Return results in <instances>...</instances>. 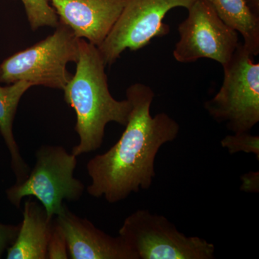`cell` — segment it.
<instances>
[{
    "label": "cell",
    "instance_id": "cell-1",
    "mask_svg": "<svg viewBox=\"0 0 259 259\" xmlns=\"http://www.w3.org/2000/svg\"><path fill=\"white\" fill-rule=\"evenodd\" d=\"M154 97L152 89L144 83H134L126 90L131 111L125 131L108 151L87 164L91 178L87 190L92 197L115 204L152 185L158 151L180 132L178 122L168 114L151 115Z\"/></svg>",
    "mask_w": 259,
    "mask_h": 259
},
{
    "label": "cell",
    "instance_id": "cell-2",
    "mask_svg": "<svg viewBox=\"0 0 259 259\" xmlns=\"http://www.w3.org/2000/svg\"><path fill=\"white\" fill-rule=\"evenodd\" d=\"M75 74L63 90L64 100L76 115L75 131L79 143L71 153L76 157L101 147L107 124L125 126L131 111L127 99L117 100L109 90L106 65L96 46L79 39Z\"/></svg>",
    "mask_w": 259,
    "mask_h": 259
},
{
    "label": "cell",
    "instance_id": "cell-3",
    "mask_svg": "<svg viewBox=\"0 0 259 259\" xmlns=\"http://www.w3.org/2000/svg\"><path fill=\"white\" fill-rule=\"evenodd\" d=\"M55 28L44 40L5 59L0 64V83L25 81L33 87L64 90L72 76L66 66L79 59L80 38L62 22Z\"/></svg>",
    "mask_w": 259,
    "mask_h": 259
},
{
    "label": "cell",
    "instance_id": "cell-4",
    "mask_svg": "<svg viewBox=\"0 0 259 259\" xmlns=\"http://www.w3.org/2000/svg\"><path fill=\"white\" fill-rule=\"evenodd\" d=\"M35 166L28 176L7 190L11 204L20 208L25 197L40 201L50 219L55 218L64 201L76 202L81 198L84 184L75 178L77 157L62 146L44 145L35 153Z\"/></svg>",
    "mask_w": 259,
    "mask_h": 259
},
{
    "label": "cell",
    "instance_id": "cell-5",
    "mask_svg": "<svg viewBox=\"0 0 259 259\" xmlns=\"http://www.w3.org/2000/svg\"><path fill=\"white\" fill-rule=\"evenodd\" d=\"M243 42L223 65L219 92L204 103L211 117L233 134L248 133L259 122V64Z\"/></svg>",
    "mask_w": 259,
    "mask_h": 259
},
{
    "label": "cell",
    "instance_id": "cell-6",
    "mask_svg": "<svg viewBox=\"0 0 259 259\" xmlns=\"http://www.w3.org/2000/svg\"><path fill=\"white\" fill-rule=\"evenodd\" d=\"M119 236L136 259H213L215 247L204 238L187 236L164 216L138 209L125 218Z\"/></svg>",
    "mask_w": 259,
    "mask_h": 259
},
{
    "label": "cell",
    "instance_id": "cell-7",
    "mask_svg": "<svg viewBox=\"0 0 259 259\" xmlns=\"http://www.w3.org/2000/svg\"><path fill=\"white\" fill-rule=\"evenodd\" d=\"M197 0H128L109 35L97 47L104 63L111 66L127 49L136 51L155 37L168 35L163 23L167 13L177 8L188 9Z\"/></svg>",
    "mask_w": 259,
    "mask_h": 259
},
{
    "label": "cell",
    "instance_id": "cell-8",
    "mask_svg": "<svg viewBox=\"0 0 259 259\" xmlns=\"http://www.w3.org/2000/svg\"><path fill=\"white\" fill-rule=\"evenodd\" d=\"M187 10V18L179 25L175 60L187 64L208 59L222 66L227 64L239 44L238 32L220 18L207 0H197Z\"/></svg>",
    "mask_w": 259,
    "mask_h": 259
},
{
    "label": "cell",
    "instance_id": "cell-9",
    "mask_svg": "<svg viewBox=\"0 0 259 259\" xmlns=\"http://www.w3.org/2000/svg\"><path fill=\"white\" fill-rule=\"evenodd\" d=\"M55 219L64 233L70 258L136 259L120 236L107 234L91 221L75 214L64 204Z\"/></svg>",
    "mask_w": 259,
    "mask_h": 259
},
{
    "label": "cell",
    "instance_id": "cell-10",
    "mask_svg": "<svg viewBox=\"0 0 259 259\" xmlns=\"http://www.w3.org/2000/svg\"><path fill=\"white\" fill-rule=\"evenodd\" d=\"M78 38L98 47L109 35L128 0H48Z\"/></svg>",
    "mask_w": 259,
    "mask_h": 259
},
{
    "label": "cell",
    "instance_id": "cell-11",
    "mask_svg": "<svg viewBox=\"0 0 259 259\" xmlns=\"http://www.w3.org/2000/svg\"><path fill=\"white\" fill-rule=\"evenodd\" d=\"M54 218L48 217L41 204L27 199L23 221L15 241L7 249V258L47 259L48 242Z\"/></svg>",
    "mask_w": 259,
    "mask_h": 259
},
{
    "label": "cell",
    "instance_id": "cell-12",
    "mask_svg": "<svg viewBox=\"0 0 259 259\" xmlns=\"http://www.w3.org/2000/svg\"><path fill=\"white\" fill-rule=\"evenodd\" d=\"M31 83L18 81L7 86L0 85V134L11 156V166L16 177V183L28 176L30 167L22 157L20 148L13 134V122L19 103L24 94L32 88Z\"/></svg>",
    "mask_w": 259,
    "mask_h": 259
},
{
    "label": "cell",
    "instance_id": "cell-13",
    "mask_svg": "<svg viewBox=\"0 0 259 259\" xmlns=\"http://www.w3.org/2000/svg\"><path fill=\"white\" fill-rule=\"evenodd\" d=\"M227 25L241 34L243 44L253 56L259 54V18L245 0H207Z\"/></svg>",
    "mask_w": 259,
    "mask_h": 259
},
{
    "label": "cell",
    "instance_id": "cell-14",
    "mask_svg": "<svg viewBox=\"0 0 259 259\" xmlns=\"http://www.w3.org/2000/svg\"><path fill=\"white\" fill-rule=\"evenodd\" d=\"M32 31L44 27L56 28L59 17L48 0H21Z\"/></svg>",
    "mask_w": 259,
    "mask_h": 259
},
{
    "label": "cell",
    "instance_id": "cell-15",
    "mask_svg": "<svg viewBox=\"0 0 259 259\" xmlns=\"http://www.w3.org/2000/svg\"><path fill=\"white\" fill-rule=\"evenodd\" d=\"M223 148H226L230 154L244 152L253 153L259 160V136L248 133L233 134L227 136L221 141Z\"/></svg>",
    "mask_w": 259,
    "mask_h": 259
},
{
    "label": "cell",
    "instance_id": "cell-16",
    "mask_svg": "<svg viewBox=\"0 0 259 259\" xmlns=\"http://www.w3.org/2000/svg\"><path fill=\"white\" fill-rule=\"evenodd\" d=\"M47 258H69L66 238L61 227L56 222L55 218L53 220L50 236L48 242Z\"/></svg>",
    "mask_w": 259,
    "mask_h": 259
},
{
    "label": "cell",
    "instance_id": "cell-17",
    "mask_svg": "<svg viewBox=\"0 0 259 259\" xmlns=\"http://www.w3.org/2000/svg\"><path fill=\"white\" fill-rule=\"evenodd\" d=\"M20 225H5L0 223V258L5 250L13 244L18 236Z\"/></svg>",
    "mask_w": 259,
    "mask_h": 259
},
{
    "label": "cell",
    "instance_id": "cell-18",
    "mask_svg": "<svg viewBox=\"0 0 259 259\" xmlns=\"http://www.w3.org/2000/svg\"><path fill=\"white\" fill-rule=\"evenodd\" d=\"M256 182H258V172H250L247 175H243L242 190L245 192H256V188L252 185L253 184L255 187H258V185H256Z\"/></svg>",
    "mask_w": 259,
    "mask_h": 259
},
{
    "label": "cell",
    "instance_id": "cell-19",
    "mask_svg": "<svg viewBox=\"0 0 259 259\" xmlns=\"http://www.w3.org/2000/svg\"><path fill=\"white\" fill-rule=\"evenodd\" d=\"M248 8L255 16L259 18V0H245Z\"/></svg>",
    "mask_w": 259,
    "mask_h": 259
}]
</instances>
